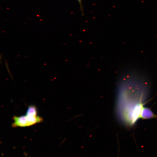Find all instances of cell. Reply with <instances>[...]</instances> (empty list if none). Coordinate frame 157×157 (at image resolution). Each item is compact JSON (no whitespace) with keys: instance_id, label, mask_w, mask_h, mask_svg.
<instances>
[{"instance_id":"1","label":"cell","mask_w":157,"mask_h":157,"mask_svg":"<svg viewBox=\"0 0 157 157\" xmlns=\"http://www.w3.org/2000/svg\"><path fill=\"white\" fill-rule=\"evenodd\" d=\"M147 84L144 77L137 72L127 73L121 80L118 89V112L122 120L129 126L133 125L140 118Z\"/></svg>"},{"instance_id":"2","label":"cell","mask_w":157,"mask_h":157,"mask_svg":"<svg viewBox=\"0 0 157 157\" xmlns=\"http://www.w3.org/2000/svg\"><path fill=\"white\" fill-rule=\"evenodd\" d=\"M14 122L12 124V127H27V118L26 115L19 116H14L13 118Z\"/></svg>"},{"instance_id":"3","label":"cell","mask_w":157,"mask_h":157,"mask_svg":"<svg viewBox=\"0 0 157 157\" xmlns=\"http://www.w3.org/2000/svg\"><path fill=\"white\" fill-rule=\"evenodd\" d=\"M154 118H157V115L154 114L149 108L143 107L140 115V118L148 119Z\"/></svg>"},{"instance_id":"4","label":"cell","mask_w":157,"mask_h":157,"mask_svg":"<svg viewBox=\"0 0 157 157\" xmlns=\"http://www.w3.org/2000/svg\"><path fill=\"white\" fill-rule=\"evenodd\" d=\"M26 115H28L38 116V111L36 107L33 105L29 106L27 110Z\"/></svg>"},{"instance_id":"5","label":"cell","mask_w":157,"mask_h":157,"mask_svg":"<svg viewBox=\"0 0 157 157\" xmlns=\"http://www.w3.org/2000/svg\"><path fill=\"white\" fill-rule=\"evenodd\" d=\"M79 4L80 10L82 13V15H84V12L83 11V7L82 4V0H77Z\"/></svg>"}]
</instances>
